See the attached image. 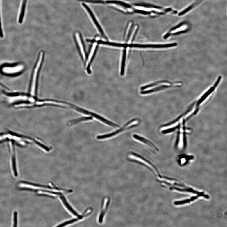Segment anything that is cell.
Here are the masks:
<instances>
[{
    "mask_svg": "<svg viewBox=\"0 0 227 227\" xmlns=\"http://www.w3.org/2000/svg\"><path fill=\"white\" fill-rule=\"evenodd\" d=\"M177 45L178 44L176 43L165 44H128V47L131 48L134 47L140 48H162L176 47Z\"/></svg>",
    "mask_w": 227,
    "mask_h": 227,
    "instance_id": "1",
    "label": "cell"
},
{
    "mask_svg": "<svg viewBox=\"0 0 227 227\" xmlns=\"http://www.w3.org/2000/svg\"><path fill=\"white\" fill-rule=\"evenodd\" d=\"M203 0H196L194 3H193L191 6H189L187 8L185 9L182 12L178 14V15L181 16L188 12L192 9L194 8L195 7L199 5Z\"/></svg>",
    "mask_w": 227,
    "mask_h": 227,
    "instance_id": "16",
    "label": "cell"
},
{
    "mask_svg": "<svg viewBox=\"0 0 227 227\" xmlns=\"http://www.w3.org/2000/svg\"><path fill=\"white\" fill-rule=\"evenodd\" d=\"M136 120V119H133L131 121H130L129 122H128V123L126 124L123 127L120 129L117 130V131H115L114 132L108 134L107 135L98 136L97 138L98 139L100 140L109 138V137H112L113 136L117 135L118 134L124 131V130L136 127V126H137V125H133L131 126L129 125L131 124L132 122Z\"/></svg>",
    "mask_w": 227,
    "mask_h": 227,
    "instance_id": "3",
    "label": "cell"
},
{
    "mask_svg": "<svg viewBox=\"0 0 227 227\" xmlns=\"http://www.w3.org/2000/svg\"><path fill=\"white\" fill-rule=\"evenodd\" d=\"M76 39L78 44H79L81 54L82 55L83 59L85 60V54L83 44L82 43L81 40L80 34L78 33H76Z\"/></svg>",
    "mask_w": 227,
    "mask_h": 227,
    "instance_id": "19",
    "label": "cell"
},
{
    "mask_svg": "<svg viewBox=\"0 0 227 227\" xmlns=\"http://www.w3.org/2000/svg\"><path fill=\"white\" fill-rule=\"evenodd\" d=\"M170 189L176 190L181 192H188L194 193H198V194H200V193H201V192H198L193 190L192 189L190 188H189L188 189H183L173 187H170Z\"/></svg>",
    "mask_w": 227,
    "mask_h": 227,
    "instance_id": "22",
    "label": "cell"
},
{
    "mask_svg": "<svg viewBox=\"0 0 227 227\" xmlns=\"http://www.w3.org/2000/svg\"><path fill=\"white\" fill-rule=\"evenodd\" d=\"M186 24L184 23H182L178 24L176 27L171 29L169 32H172L175 31L177 30V31L172 33L170 35V36L172 35H176L180 34V33L187 32L188 31V29H185L186 26H185Z\"/></svg>",
    "mask_w": 227,
    "mask_h": 227,
    "instance_id": "9",
    "label": "cell"
},
{
    "mask_svg": "<svg viewBox=\"0 0 227 227\" xmlns=\"http://www.w3.org/2000/svg\"><path fill=\"white\" fill-rule=\"evenodd\" d=\"M163 83H167L170 84L171 85H174V84H177L178 83H177V82H176L175 83H172V82H171L168 81H166V80L158 81L157 82H155L154 83H152V84H148V85H145V86H143L142 87H141L140 88V89L141 90H144V89H146L147 88L153 87L154 86H155V85H157L159 84Z\"/></svg>",
    "mask_w": 227,
    "mask_h": 227,
    "instance_id": "13",
    "label": "cell"
},
{
    "mask_svg": "<svg viewBox=\"0 0 227 227\" xmlns=\"http://www.w3.org/2000/svg\"><path fill=\"white\" fill-rule=\"evenodd\" d=\"M133 137L135 139L140 141V142H142L148 145V146H149L150 148L152 149V151H155V152H156V151L158 152L159 151L158 148L157 147H156L155 145L153 143L151 142L150 141L144 138L143 137H141L140 136L136 135H133Z\"/></svg>",
    "mask_w": 227,
    "mask_h": 227,
    "instance_id": "8",
    "label": "cell"
},
{
    "mask_svg": "<svg viewBox=\"0 0 227 227\" xmlns=\"http://www.w3.org/2000/svg\"><path fill=\"white\" fill-rule=\"evenodd\" d=\"M92 208H88L86 210H85V211L84 212L83 214L81 215L80 217H78L77 218L74 219L64 223H62V224L58 226L62 227L67 225L68 224H71V223L76 222L79 220H81V219H83L85 217L87 216L89 214H90L92 212Z\"/></svg>",
    "mask_w": 227,
    "mask_h": 227,
    "instance_id": "7",
    "label": "cell"
},
{
    "mask_svg": "<svg viewBox=\"0 0 227 227\" xmlns=\"http://www.w3.org/2000/svg\"><path fill=\"white\" fill-rule=\"evenodd\" d=\"M126 48H125V49L123 50V51L122 53L121 70L120 73L121 75L122 76L124 75V74L126 57Z\"/></svg>",
    "mask_w": 227,
    "mask_h": 227,
    "instance_id": "17",
    "label": "cell"
},
{
    "mask_svg": "<svg viewBox=\"0 0 227 227\" xmlns=\"http://www.w3.org/2000/svg\"><path fill=\"white\" fill-rule=\"evenodd\" d=\"M33 142L37 145H38V146H39L44 149V150H45L47 151L48 152L50 151V149L49 148L47 147L46 146H44V145L42 144V143L39 142L38 141H37L34 139L33 140Z\"/></svg>",
    "mask_w": 227,
    "mask_h": 227,
    "instance_id": "23",
    "label": "cell"
},
{
    "mask_svg": "<svg viewBox=\"0 0 227 227\" xmlns=\"http://www.w3.org/2000/svg\"><path fill=\"white\" fill-rule=\"evenodd\" d=\"M96 46H97V44H96V43H95L94 44H93V45L92 48V49L90 53V54H89L88 60L86 63V66L87 67V66H88L89 64V63H90V62L93 56V55H94V52L95 51V50L96 49Z\"/></svg>",
    "mask_w": 227,
    "mask_h": 227,
    "instance_id": "21",
    "label": "cell"
},
{
    "mask_svg": "<svg viewBox=\"0 0 227 227\" xmlns=\"http://www.w3.org/2000/svg\"><path fill=\"white\" fill-rule=\"evenodd\" d=\"M43 55V52H42L40 53L38 61L37 62L34 73H33L31 91V94L33 96H34L35 94L37 74H38L39 69L41 64Z\"/></svg>",
    "mask_w": 227,
    "mask_h": 227,
    "instance_id": "2",
    "label": "cell"
},
{
    "mask_svg": "<svg viewBox=\"0 0 227 227\" xmlns=\"http://www.w3.org/2000/svg\"><path fill=\"white\" fill-rule=\"evenodd\" d=\"M92 119V117H83L77 119L69 121L68 123L69 125V126L72 125L74 124H76L77 123L80 122L81 121L91 120Z\"/></svg>",
    "mask_w": 227,
    "mask_h": 227,
    "instance_id": "20",
    "label": "cell"
},
{
    "mask_svg": "<svg viewBox=\"0 0 227 227\" xmlns=\"http://www.w3.org/2000/svg\"><path fill=\"white\" fill-rule=\"evenodd\" d=\"M10 153L12 156V161L13 173L15 176H18L16 167V152L15 150V142L12 140L8 141Z\"/></svg>",
    "mask_w": 227,
    "mask_h": 227,
    "instance_id": "4",
    "label": "cell"
},
{
    "mask_svg": "<svg viewBox=\"0 0 227 227\" xmlns=\"http://www.w3.org/2000/svg\"><path fill=\"white\" fill-rule=\"evenodd\" d=\"M109 200L108 198H106L104 199V203L103 202V207L102 208V212L99 216V221L100 223H101L102 222L103 217L106 212V211L107 209L108 205V201Z\"/></svg>",
    "mask_w": 227,
    "mask_h": 227,
    "instance_id": "14",
    "label": "cell"
},
{
    "mask_svg": "<svg viewBox=\"0 0 227 227\" xmlns=\"http://www.w3.org/2000/svg\"><path fill=\"white\" fill-rule=\"evenodd\" d=\"M202 196H203L204 197V198H205L206 199L209 198V196L207 195H204V193L203 192H201L200 194H198V196L192 197V198H191L190 199L179 201L175 202L174 203V204L175 205H178L183 204L189 203L191 201H194L197 199L198 198H199V197Z\"/></svg>",
    "mask_w": 227,
    "mask_h": 227,
    "instance_id": "11",
    "label": "cell"
},
{
    "mask_svg": "<svg viewBox=\"0 0 227 227\" xmlns=\"http://www.w3.org/2000/svg\"><path fill=\"white\" fill-rule=\"evenodd\" d=\"M3 33L1 27V16H0V37H1V38H2V37H3Z\"/></svg>",
    "mask_w": 227,
    "mask_h": 227,
    "instance_id": "25",
    "label": "cell"
},
{
    "mask_svg": "<svg viewBox=\"0 0 227 227\" xmlns=\"http://www.w3.org/2000/svg\"><path fill=\"white\" fill-rule=\"evenodd\" d=\"M82 5L84 7L85 9H86L87 12L89 15H90V16L91 17L92 20L93 22H94V24L96 25V28H98L100 33H101V34L102 35V36H103V37H104V38H105L106 39H107L106 37L105 34H104L102 29L101 27H100L98 21L96 19L94 15L93 14L90 8H89V7L86 5L85 4V3H83Z\"/></svg>",
    "mask_w": 227,
    "mask_h": 227,
    "instance_id": "6",
    "label": "cell"
},
{
    "mask_svg": "<svg viewBox=\"0 0 227 227\" xmlns=\"http://www.w3.org/2000/svg\"><path fill=\"white\" fill-rule=\"evenodd\" d=\"M59 197L65 207L66 208V209L69 210L70 213H71L74 215L75 216L77 217H78L81 216V215H80L79 214H78L76 211H74V209H72V208L71 206L69 205V204L68 203V202L67 201L64 196H63L62 194L59 196Z\"/></svg>",
    "mask_w": 227,
    "mask_h": 227,
    "instance_id": "10",
    "label": "cell"
},
{
    "mask_svg": "<svg viewBox=\"0 0 227 227\" xmlns=\"http://www.w3.org/2000/svg\"><path fill=\"white\" fill-rule=\"evenodd\" d=\"M99 43L100 44H104L108 46L118 47H123L125 48H126L128 47V44H122L121 43H117L109 42H106L102 41H99Z\"/></svg>",
    "mask_w": 227,
    "mask_h": 227,
    "instance_id": "15",
    "label": "cell"
},
{
    "mask_svg": "<svg viewBox=\"0 0 227 227\" xmlns=\"http://www.w3.org/2000/svg\"><path fill=\"white\" fill-rule=\"evenodd\" d=\"M27 0H23V3L21 7V12L19 19V23L21 24L23 21L24 16L26 5Z\"/></svg>",
    "mask_w": 227,
    "mask_h": 227,
    "instance_id": "18",
    "label": "cell"
},
{
    "mask_svg": "<svg viewBox=\"0 0 227 227\" xmlns=\"http://www.w3.org/2000/svg\"><path fill=\"white\" fill-rule=\"evenodd\" d=\"M24 69V66L21 65L13 66H5L2 68V71L6 74H14L20 72Z\"/></svg>",
    "mask_w": 227,
    "mask_h": 227,
    "instance_id": "5",
    "label": "cell"
},
{
    "mask_svg": "<svg viewBox=\"0 0 227 227\" xmlns=\"http://www.w3.org/2000/svg\"><path fill=\"white\" fill-rule=\"evenodd\" d=\"M13 227H17V212L16 211H15L14 213L13 216Z\"/></svg>",
    "mask_w": 227,
    "mask_h": 227,
    "instance_id": "24",
    "label": "cell"
},
{
    "mask_svg": "<svg viewBox=\"0 0 227 227\" xmlns=\"http://www.w3.org/2000/svg\"><path fill=\"white\" fill-rule=\"evenodd\" d=\"M173 85H162V86H159L153 89H150V90H148L145 91H142L140 92L141 94H151V93L158 92V91H161L163 89L169 88L172 87Z\"/></svg>",
    "mask_w": 227,
    "mask_h": 227,
    "instance_id": "12",
    "label": "cell"
}]
</instances>
